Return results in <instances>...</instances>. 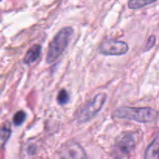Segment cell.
I'll return each mask as SVG.
<instances>
[{"label":"cell","mask_w":159,"mask_h":159,"mask_svg":"<svg viewBox=\"0 0 159 159\" xmlns=\"http://www.w3.org/2000/svg\"><path fill=\"white\" fill-rule=\"evenodd\" d=\"M40 53H41V46L39 44L34 45L26 52L24 59H23V61L27 65L34 63L39 58Z\"/></svg>","instance_id":"ba28073f"},{"label":"cell","mask_w":159,"mask_h":159,"mask_svg":"<svg viewBox=\"0 0 159 159\" xmlns=\"http://www.w3.org/2000/svg\"><path fill=\"white\" fill-rule=\"evenodd\" d=\"M2 1V0H0V2H1Z\"/></svg>","instance_id":"5bb4252c"},{"label":"cell","mask_w":159,"mask_h":159,"mask_svg":"<svg viewBox=\"0 0 159 159\" xmlns=\"http://www.w3.org/2000/svg\"><path fill=\"white\" fill-rule=\"evenodd\" d=\"M72 34L73 30L70 26H66L60 30L48 47L46 57L47 63H54L62 55L71 40Z\"/></svg>","instance_id":"7a4b0ae2"},{"label":"cell","mask_w":159,"mask_h":159,"mask_svg":"<svg viewBox=\"0 0 159 159\" xmlns=\"http://www.w3.org/2000/svg\"><path fill=\"white\" fill-rule=\"evenodd\" d=\"M144 159H159V133L146 149Z\"/></svg>","instance_id":"52a82bcc"},{"label":"cell","mask_w":159,"mask_h":159,"mask_svg":"<svg viewBox=\"0 0 159 159\" xmlns=\"http://www.w3.org/2000/svg\"><path fill=\"white\" fill-rule=\"evenodd\" d=\"M11 135L10 129L8 127H2L0 128V149L2 148L3 146L6 144Z\"/></svg>","instance_id":"30bf717a"},{"label":"cell","mask_w":159,"mask_h":159,"mask_svg":"<svg viewBox=\"0 0 159 159\" xmlns=\"http://www.w3.org/2000/svg\"><path fill=\"white\" fill-rule=\"evenodd\" d=\"M113 116L118 119L130 120L142 124L153 122L158 116V113L149 107L137 108V107H121L115 110Z\"/></svg>","instance_id":"6da1fadb"},{"label":"cell","mask_w":159,"mask_h":159,"mask_svg":"<svg viewBox=\"0 0 159 159\" xmlns=\"http://www.w3.org/2000/svg\"><path fill=\"white\" fill-rule=\"evenodd\" d=\"M155 36H151V37L148 38V40L147 43H146L145 48H144L145 51H148V50H150L151 48L155 45Z\"/></svg>","instance_id":"4fadbf2b"},{"label":"cell","mask_w":159,"mask_h":159,"mask_svg":"<svg viewBox=\"0 0 159 159\" xmlns=\"http://www.w3.org/2000/svg\"><path fill=\"white\" fill-rule=\"evenodd\" d=\"M107 98L106 93H99L93 99L82 106L76 113V120L80 124L86 123L94 118L104 106Z\"/></svg>","instance_id":"3957f363"},{"label":"cell","mask_w":159,"mask_h":159,"mask_svg":"<svg viewBox=\"0 0 159 159\" xmlns=\"http://www.w3.org/2000/svg\"><path fill=\"white\" fill-rule=\"evenodd\" d=\"M57 100L60 105H65L66 103H68L69 101V95H68V92L65 89L61 90L57 95Z\"/></svg>","instance_id":"7c38bea8"},{"label":"cell","mask_w":159,"mask_h":159,"mask_svg":"<svg viewBox=\"0 0 159 159\" xmlns=\"http://www.w3.org/2000/svg\"><path fill=\"white\" fill-rule=\"evenodd\" d=\"M128 50L129 47L127 43L114 39L104 40L99 48V51L101 54L112 56L123 55L126 54Z\"/></svg>","instance_id":"8992f818"},{"label":"cell","mask_w":159,"mask_h":159,"mask_svg":"<svg viewBox=\"0 0 159 159\" xmlns=\"http://www.w3.org/2000/svg\"><path fill=\"white\" fill-rule=\"evenodd\" d=\"M59 159H88L83 148L75 141H68L61 146Z\"/></svg>","instance_id":"5b68a950"},{"label":"cell","mask_w":159,"mask_h":159,"mask_svg":"<svg viewBox=\"0 0 159 159\" xmlns=\"http://www.w3.org/2000/svg\"><path fill=\"white\" fill-rule=\"evenodd\" d=\"M135 146V138L130 133H123L116 138L113 146V155L115 159H123L131 152Z\"/></svg>","instance_id":"277c9868"},{"label":"cell","mask_w":159,"mask_h":159,"mask_svg":"<svg viewBox=\"0 0 159 159\" xmlns=\"http://www.w3.org/2000/svg\"><path fill=\"white\" fill-rule=\"evenodd\" d=\"M25 120H26V113L23 110H20L14 115L12 120H13V124L16 126H20L23 124Z\"/></svg>","instance_id":"8fae6325"},{"label":"cell","mask_w":159,"mask_h":159,"mask_svg":"<svg viewBox=\"0 0 159 159\" xmlns=\"http://www.w3.org/2000/svg\"><path fill=\"white\" fill-rule=\"evenodd\" d=\"M157 0H129L128 7L131 9H138L155 2Z\"/></svg>","instance_id":"9c48e42d"}]
</instances>
